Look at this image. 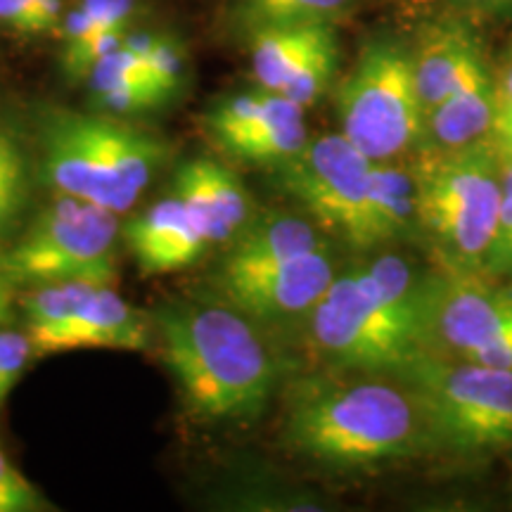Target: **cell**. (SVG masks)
<instances>
[{"mask_svg":"<svg viewBox=\"0 0 512 512\" xmlns=\"http://www.w3.org/2000/svg\"><path fill=\"white\" fill-rule=\"evenodd\" d=\"M339 268L306 318L318 356L335 370L403 375L430 354L427 287L432 266L382 247Z\"/></svg>","mask_w":512,"mask_h":512,"instance_id":"cell-1","label":"cell"},{"mask_svg":"<svg viewBox=\"0 0 512 512\" xmlns=\"http://www.w3.org/2000/svg\"><path fill=\"white\" fill-rule=\"evenodd\" d=\"M285 441L337 470H375L437 451L420 396L396 375L335 370L297 387Z\"/></svg>","mask_w":512,"mask_h":512,"instance_id":"cell-2","label":"cell"},{"mask_svg":"<svg viewBox=\"0 0 512 512\" xmlns=\"http://www.w3.org/2000/svg\"><path fill=\"white\" fill-rule=\"evenodd\" d=\"M157 332L197 418L254 420L266 411L278 366L245 313L230 304H171L157 311Z\"/></svg>","mask_w":512,"mask_h":512,"instance_id":"cell-3","label":"cell"},{"mask_svg":"<svg viewBox=\"0 0 512 512\" xmlns=\"http://www.w3.org/2000/svg\"><path fill=\"white\" fill-rule=\"evenodd\" d=\"M418 240L432 266L448 273H486L498 228L501 157L494 143L451 152H415Z\"/></svg>","mask_w":512,"mask_h":512,"instance_id":"cell-4","label":"cell"},{"mask_svg":"<svg viewBox=\"0 0 512 512\" xmlns=\"http://www.w3.org/2000/svg\"><path fill=\"white\" fill-rule=\"evenodd\" d=\"M43 181L57 195L124 214L169 159V147L112 114L53 112L43 121Z\"/></svg>","mask_w":512,"mask_h":512,"instance_id":"cell-5","label":"cell"},{"mask_svg":"<svg viewBox=\"0 0 512 512\" xmlns=\"http://www.w3.org/2000/svg\"><path fill=\"white\" fill-rule=\"evenodd\" d=\"M339 133L373 162L413 157L425 140V107L411 48L373 38L335 95Z\"/></svg>","mask_w":512,"mask_h":512,"instance_id":"cell-6","label":"cell"},{"mask_svg":"<svg viewBox=\"0 0 512 512\" xmlns=\"http://www.w3.org/2000/svg\"><path fill=\"white\" fill-rule=\"evenodd\" d=\"M399 377L420 396L437 451L479 456L512 448V370L425 354Z\"/></svg>","mask_w":512,"mask_h":512,"instance_id":"cell-7","label":"cell"},{"mask_svg":"<svg viewBox=\"0 0 512 512\" xmlns=\"http://www.w3.org/2000/svg\"><path fill=\"white\" fill-rule=\"evenodd\" d=\"M117 216L98 204L57 195L3 256L5 275L10 283L34 287L64 280L112 285L117 278Z\"/></svg>","mask_w":512,"mask_h":512,"instance_id":"cell-8","label":"cell"},{"mask_svg":"<svg viewBox=\"0 0 512 512\" xmlns=\"http://www.w3.org/2000/svg\"><path fill=\"white\" fill-rule=\"evenodd\" d=\"M427 344L430 354L512 370V278L432 266Z\"/></svg>","mask_w":512,"mask_h":512,"instance_id":"cell-9","label":"cell"},{"mask_svg":"<svg viewBox=\"0 0 512 512\" xmlns=\"http://www.w3.org/2000/svg\"><path fill=\"white\" fill-rule=\"evenodd\" d=\"M373 159L342 133L311 138L297 157L273 166V181L302 204L330 238L366 252V211Z\"/></svg>","mask_w":512,"mask_h":512,"instance_id":"cell-10","label":"cell"},{"mask_svg":"<svg viewBox=\"0 0 512 512\" xmlns=\"http://www.w3.org/2000/svg\"><path fill=\"white\" fill-rule=\"evenodd\" d=\"M207 128L223 152L271 169L297 157L311 140L304 107L264 88L216 102Z\"/></svg>","mask_w":512,"mask_h":512,"instance_id":"cell-11","label":"cell"},{"mask_svg":"<svg viewBox=\"0 0 512 512\" xmlns=\"http://www.w3.org/2000/svg\"><path fill=\"white\" fill-rule=\"evenodd\" d=\"M339 271L332 247L292 256L280 264L221 271L228 304L256 325L306 320Z\"/></svg>","mask_w":512,"mask_h":512,"instance_id":"cell-12","label":"cell"},{"mask_svg":"<svg viewBox=\"0 0 512 512\" xmlns=\"http://www.w3.org/2000/svg\"><path fill=\"white\" fill-rule=\"evenodd\" d=\"M496 114V74L479 48L467 62L453 91L425 114V140L420 150L451 152L489 143Z\"/></svg>","mask_w":512,"mask_h":512,"instance_id":"cell-13","label":"cell"},{"mask_svg":"<svg viewBox=\"0 0 512 512\" xmlns=\"http://www.w3.org/2000/svg\"><path fill=\"white\" fill-rule=\"evenodd\" d=\"M124 238L145 275L181 271L214 247L209 230L178 195H169L131 219Z\"/></svg>","mask_w":512,"mask_h":512,"instance_id":"cell-14","label":"cell"},{"mask_svg":"<svg viewBox=\"0 0 512 512\" xmlns=\"http://www.w3.org/2000/svg\"><path fill=\"white\" fill-rule=\"evenodd\" d=\"M174 195L195 211L214 245H230L254 216L240 178L207 157L190 159L176 171Z\"/></svg>","mask_w":512,"mask_h":512,"instance_id":"cell-15","label":"cell"},{"mask_svg":"<svg viewBox=\"0 0 512 512\" xmlns=\"http://www.w3.org/2000/svg\"><path fill=\"white\" fill-rule=\"evenodd\" d=\"M408 240H418V178L413 157L373 162L366 211V252L399 247Z\"/></svg>","mask_w":512,"mask_h":512,"instance_id":"cell-16","label":"cell"},{"mask_svg":"<svg viewBox=\"0 0 512 512\" xmlns=\"http://www.w3.org/2000/svg\"><path fill=\"white\" fill-rule=\"evenodd\" d=\"M147 344H150L147 318L136 306L124 302L112 290V285H100L55 339L53 354L74 349L145 351Z\"/></svg>","mask_w":512,"mask_h":512,"instance_id":"cell-17","label":"cell"},{"mask_svg":"<svg viewBox=\"0 0 512 512\" xmlns=\"http://www.w3.org/2000/svg\"><path fill=\"white\" fill-rule=\"evenodd\" d=\"M332 247L330 240L309 216L292 211H264L249 219L242 233L230 242L221 271H247L280 264L292 256Z\"/></svg>","mask_w":512,"mask_h":512,"instance_id":"cell-18","label":"cell"},{"mask_svg":"<svg viewBox=\"0 0 512 512\" xmlns=\"http://www.w3.org/2000/svg\"><path fill=\"white\" fill-rule=\"evenodd\" d=\"M482 48L479 38L458 19L434 22L422 31L418 46L411 50L413 72L425 114L453 91L470 57Z\"/></svg>","mask_w":512,"mask_h":512,"instance_id":"cell-19","label":"cell"},{"mask_svg":"<svg viewBox=\"0 0 512 512\" xmlns=\"http://www.w3.org/2000/svg\"><path fill=\"white\" fill-rule=\"evenodd\" d=\"M332 31H335L332 24H304V27H266L249 34L256 86L264 91H283L299 64Z\"/></svg>","mask_w":512,"mask_h":512,"instance_id":"cell-20","label":"cell"},{"mask_svg":"<svg viewBox=\"0 0 512 512\" xmlns=\"http://www.w3.org/2000/svg\"><path fill=\"white\" fill-rule=\"evenodd\" d=\"M98 283L83 280H64V283L38 285L24 299V316H27V335L34 354H53L55 339L72 323L81 306L95 292Z\"/></svg>","mask_w":512,"mask_h":512,"instance_id":"cell-21","label":"cell"},{"mask_svg":"<svg viewBox=\"0 0 512 512\" xmlns=\"http://www.w3.org/2000/svg\"><path fill=\"white\" fill-rule=\"evenodd\" d=\"M356 0H240L238 22L247 34L266 27H304L339 22Z\"/></svg>","mask_w":512,"mask_h":512,"instance_id":"cell-22","label":"cell"},{"mask_svg":"<svg viewBox=\"0 0 512 512\" xmlns=\"http://www.w3.org/2000/svg\"><path fill=\"white\" fill-rule=\"evenodd\" d=\"M339 62V48H337V36L335 31L323 38L313 53L299 64L297 72H294L283 86L285 98L297 102L299 107H311L313 102L323 98V93L328 91L335 81Z\"/></svg>","mask_w":512,"mask_h":512,"instance_id":"cell-23","label":"cell"},{"mask_svg":"<svg viewBox=\"0 0 512 512\" xmlns=\"http://www.w3.org/2000/svg\"><path fill=\"white\" fill-rule=\"evenodd\" d=\"M27 200V159L22 147L0 128V238Z\"/></svg>","mask_w":512,"mask_h":512,"instance_id":"cell-24","label":"cell"},{"mask_svg":"<svg viewBox=\"0 0 512 512\" xmlns=\"http://www.w3.org/2000/svg\"><path fill=\"white\" fill-rule=\"evenodd\" d=\"M501 157V155H498ZM486 273L512 278V157H501V204L498 228Z\"/></svg>","mask_w":512,"mask_h":512,"instance_id":"cell-25","label":"cell"},{"mask_svg":"<svg viewBox=\"0 0 512 512\" xmlns=\"http://www.w3.org/2000/svg\"><path fill=\"white\" fill-rule=\"evenodd\" d=\"M145 64L147 69H150L152 79H155L159 86V91H162L166 98H174V95L181 91L185 83L188 62H185V50L176 38L157 36L150 55L145 57Z\"/></svg>","mask_w":512,"mask_h":512,"instance_id":"cell-26","label":"cell"},{"mask_svg":"<svg viewBox=\"0 0 512 512\" xmlns=\"http://www.w3.org/2000/svg\"><path fill=\"white\" fill-rule=\"evenodd\" d=\"M50 505L0 448V512H41Z\"/></svg>","mask_w":512,"mask_h":512,"instance_id":"cell-27","label":"cell"},{"mask_svg":"<svg viewBox=\"0 0 512 512\" xmlns=\"http://www.w3.org/2000/svg\"><path fill=\"white\" fill-rule=\"evenodd\" d=\"M124 38H126V31L100 29L98 34L86 38V41L79 43V46L64 50L62 53L64 72H67L69 79L74 81L86 79L88 72L93 69V64H98L102 57L124 46Z\"/></svg>","mask_w":512,"mask_h":512,"instance_id":"cell-28","label":"cell"},{"mask_svg":"<svg viewBox=\"0 0 512 512\" xmlns=\"http://www.w3.org/2000/svg\"><path fill=\"white\" fill-rule=\"evenodd\" d=\"M34 354L29 335L15 330H0V408L27 368L29 356Z\"/></svg>","mask_w":512,"mask_h":512,"instance_id":"cell-29","label":"cell"},{"mask_svg":"<svg viewBox=\"0 0 512 512\" xmlns=\"http://www.w3.org/2000/svg\"><path fill=\"white\" fill-rule=\"evenodd\" d=\"M491 143L501 157H512V50L496 74V114Z\"/></svg>","mask_w":512,"mask_h":512,"instance_id":"cell-30","label":"cell"},{"mask_svg":"<svg viewBox=\"0 0 512 512\" xmlns=\"http://www.w3.org/2000/svg\"><path fill=\"white\" fill-rule=\"evenodd\" d=\"M79 5L102 29L119 31H128V24L138 10V0H81Z\"/></svg>","mask_w":512,"mask_h":512,"instance_id":"cell-31","label":"cell"},{"mask_svg":"<svg viewBox=\"0 0 512 512\" xmlns=\"http://www.w3.org/2000/svg\"><path fill=\"white\" fill-rule=\"evenodd\" d=\"M0 24L17 34H41L29 0H0Z\"/></svg>","mask_w":512,"mask_h":512,"instance_id":"cell-32","label":"cell"},{"mask_svg":"<svg viewBox=\"0 0 512 512\" xmlns=\"http://www.w3.org/2000/svg\"><path fill=\"white\" fill-rule=\"evenodd\" d=\"M31 10L38 19L41 34L46 31H55L62 22V0H29Z\"/></svg>","mask_w":512,"mask_h":512,"instance_id":"cell-33","label":"cell"},{"mask_svg":"<svg viewBox=\"0 0 512 512\" xmlns=\"http://www.w3.org/2000/svg\"><path fill=\"white\" fill-rule=\"evenodd\" d=\"M470 12H482V15H505L512 12V0H448Z\"/></svg>","mask_w":512,"mask_h":512,"instance_id":"cell-34","label":"cell"},{"mask_svg":"<svg viewBox=\"0 0 512 512\" xmlns=\"http://www.w3.org/2000/svg\"><path fill=\"white\" fill-rule=\"evenodd\" d=\"M10 313V280L3 271V259H0V323L8 320Z\"/></svg>","mask_w":512,"mask_h":512,"instance_id":"cell-35","label":"cell"},{"mask_svg":"<svg viewBox=\"0 0 512 512\" xmlns=\"http://www.w3.org/2000/svg\"><path fill=\"white\" fill-rule=\"evenodd\" d=\"M510 50H512V48H510Z\"/></svg>","mask_w":512,"mask_h":512,"instance_id":"cell-36","label":"cell"}]
</instances>
